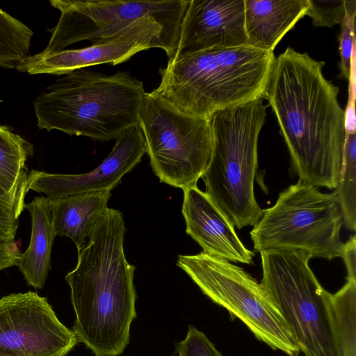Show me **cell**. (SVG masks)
Returning a JSON list of instances; mask_svg holds the SVG:
<instances>
[{
	"label": "cell",
	"instance_id": "8fae6325",
	"mask_svg": "<svg viewBox=\"0 0 356 356\" xmlns=\"http://www.w3.org/2000/svg\"><path fill=\"white\" fill-rule=\"evenodd\" d=\"M78 342L47 298L28 291L0 298V356H65Z\"/></svg>",
	"mask_w": 356,
	"mask_h": 356
},
{
	"label": "cell",
	"instance_id": "9a60e30c",
	"mask_svg": "<svg viewBox=\"0 0 356 356\" xmlns=\"http://www.w3.org/2000/svg\"><path fill=\"white\" fill-rule=\"evenodd\" d=\"M181 212L186 233L204 253L229 261L252 264L254 252L245 247L233 225L197 186L184 190Z\"/></svg>",
	"mask_w": 356,
	"mask_h": 356
},
{
	"label": "cell",
	"instance_id": "277c9868",
	"mask_svg": "<svg viewBox=\"0 0 356 356\" xmlns=\"http://www.w3.org/2000/svg\"><path fill=\"white\" fill-rule=\"evenodd\" d=\"M145 92L143 83L127 72L112 75L74 70L62 75L35 98L40 129L108 141L138 124Z\"/></svg>",
	"mask_w": 356,
	"mask_h": 356
},
{
	"label": "cell",
	"instance_id": "7a4b0ae2",
	"mask_svg": "<svg viewBox=\"0 0 356 356\" xmlns=\"http://www.w3.org/2000/svg\"><path fill=\"white\" fill-rule=\"evenodd\" d=\"M125 232L122 213L108 208L65 276L76 315L72 331L95 356L122 354L136 317V267L125 257Z\"/></svg>",
	"mask_w": 356,
	"mask_h": 356
},
{
	"label": "cell",
	"instance_id": "603a6c76",
	"mask_svg": "<svg viewBox=\"0 0 356 356\" xmlns=\"http://www.w3.org/2000/svg\"><path fill=\"white\" fill-rule=\"evenodd\" d=\"M306 15L315 26L332 27L341 24L346 18V0H308Z\"/></svg>",
	"mask_w": 356,
	"mask_h": 356
},
{
	"label": "cell",
	"instance_id": "ffe728a7",
	"mask_svg": "<svg viewBox=\"0 0 356 356\" xmlns=\"http://www.w3.org/2000/svg\"><path fill=\"white\" fill-rule=\"evenodd\" d=\"M326 300L338 356H356V280L328 292Z\"/></svg>",
	"mask_w": 356,
	"mask_h": 356
},
{
	"label": "cell",
	"instance_id": "484cf974",
	"mask_svg": "<svg viewBox=\"0 0 356 356\" xmlns=\"http://www.w3.org/2000/svg\"><path fill=\"white\" fill-rule=\"evenodd\" d=\"M19 216L14 208L0 198V243H12L18 228Z\"/></svg>",
	"mask_w": 356,
	"mask_h": 356
},
{
	"label": "cell",
	"instance_id": "5bb4252c",
	"mask_svg": "<svg viewBox=\"0 0 356 356\" xmlns=\"http://www.w3.org/2000/svg\"><path fill=\"white\" fill-rule=\"evenodd\" d=\"M243 45H248L244 0H189L172 58L213 48Z\"/></svg>",
	"mask_w": 356,
	"mask_h": 356
},
{
	"label": "cell",
	"instance_id": "5b68a950",
	"mask_svg": "<svg viewBox=\"0 0 356 356\" xmlns=\"http://www.w3.org/2000/svg\"><path fill=\"white\" fill-rule=\"evenodd\" d=\"M263 99L216 113L211 119L213 149L203 175L206 191L234 227L254 226L263 209L254 181L258 140L266 117Z\"/></svg>",
	"mask_w": 356,
	"mask_h": 356
},
{
	"label": "cell",
	"instance_id": "4fadbf2b",
	"mask_svg": "<svg viewBox=\"0 0 356 356\" xmlns=\"http://www.w3.org/2000/svg\"><path fill=\"white\" fill-rule=\"evenodd\" d=\"M146 145L138 124L129 127L117 138L107 157L94 170L83 174H54L31 170L27 191L43 193L48 198H59L88 192L111 191L124 175L139 163Z\"/></svg>",
	"mask_w": 356,
	"mask_h": 356
},
{
	"label": "cell",
	"instance_id": "44dd1931",
	"mask_svg": "<svg viewBox=\"0 0 356 356\" xmlns=\"http://www.w3.org/2000/svg\"><path fill=\"white\" fill-rule=\"evenodd\" d=\"M33 31L0 8V67L16 68L29 55Z\"/></svg>",
	"mask_w": 356,
	"mask_h": 356
},
{
	"label": "cell",
	"instance_id": "6da1fadb",
	"mask_svg": "<svg viewBox=\"0 0 356 356\" xmlns=\"http://www.w3.org/2000/svg\"><path fill=\"white\" fill-rule=\"evenodd\" d=\"M324 61L291 47L275 58L266 97L299 180L337 187L346 140L339 88L323 74Z\"/></svg>",
	"mask_w": 356,
	"mask_h": 356
},
{
	"label": "cell",
	"instance_id": "d6986e66",
	"mask_svg": "<svg viewBox=\"0 0 356 356\" xmlns=\"http://www.w3.org/2000/svg\"><path fill=\"white\" fill-rule=\"evenodd\" d=\"M33 152L28 141L0 125V198L9 203L19 216L25 208L28 192L25 163Z\"/></svg>",
	"mask_w": 356,
	"mask_h": 356
},
{
	"label": "cell",
	"instance_id": "52a82bcc",
	"mask_svg": "<svg viewBox=\"0 0 356 356\" xmlns=\"http://www.w3.org/2000/svg\"><path fill=\"white\" fill-rule=\"evenodd\" d=\"M260 284L279 309L305 356H338L325 291L309 266L312 256L296 250L260 252Z\"/></svg>",
	"mask_w": 356,
	"mask_h": 356
},
{
	"label": "cell",
	"instance_id": "7402d4cb",
	"mask_svg": "<svg viewBox=\"0 0 356 356\" xmlns=\"http://www.w3.org/2000/svg\"><path fill=\"white\" fill-rule=\"evenodd\" d=\"M335 192L343 213L345 226L356 230V132H346L343 163Z\"/></svg>",
	"mask_w": 356,
	"mask_h": 356
},
{
	"label": "cell",
	"instance_id": "2e32d148",
	"mask_svg": "<svg viewBox=\"0 0 356 356\" xmlns=\"http://www.w3.org/2000/svg\"><path fill=\"white\" fill-rule=\"evenodd\" d=\"M308 0H244L245 30L248 45L273 51L306 15Z\"/></svg>",
	"mask_w": 356,
	"mask_h": 356
},
{
	"label": "cell",
	"instance_id": "30bf717a",
	"mask_svg": "<svg viewBox=\"0 0 356 356\" xmlns=\"http://www.w3.org/2000/svg\"><path fill=\"white\" fill-rule=\"evenodd\" d=\"M189 0L111 1L51 0L60 13L41 51L49 54L88 40L97 44L115 38L145 18L154 19L179 40L180 27Z\"/></svg>",
	"mask_w": 356,
	"mask_h": 356
},
{
	"label": "cell",
	"instance_id": "7c38bea8",
	"mask_svg": "<svg viewBox=\"0 0 356 356\" xmlns=\"http://www.w3.org/2000/svg\"><path fill=\"white\" fill-rule=\"evenodd\" d=\"M178 39L152 18H145L124 34L109 41L72 49L29 55L16 67L29 74L64 75L92 65L124 63L134 54L150 48L165 51L168 59L174 57Z\"/></svg>",
	"mask_w": 356,
	"mask_h": 356
},
{
	"label": "cell",
	"instance_id": "d4e9b609",
	"mask_svg": "<svg viewBox=\"0 0 356 356\" xmlns=\"http://www.w3.org/2000/svg\"><path fill=\"white\" fill-rule=\"evenodd\" d=\"M355 14L347 13L341 25L339 34V52L341 56L340 69L341 76L349 79L351 70L355 65Z\"/></svg>",
	"mask_w": 356,
	"mask_h": 356
},
{
	"label": "cell",
	"instance_id": "cb8c5ba5",
	"mask_svg": "<svg viewBox=\"0 0 356 356\" xmlns=\"http://www.w3.org/2000/svg\"><path fill=\"white\" fill-rule=\"evenodd\" d=\"M177 356H222L208 337L190 325L184 339L175 348Z\"/></svg>",
	"mask_w": 356,
	"mask_h": 356
},
{
	"label": "cell",
	"instance_id": "8992f818",
	"mask_svg": "<svg viewBox=\"0 0 356 356\" xmlns=\"http://www.w3.org/2000/svg\"><path fill=\"white\" fill-rule=\"evenodd\" d=\"M343 213L336 192L321 193L299 180L280 194L250 232L254 249L296 250L312 257H341Z\"/></svg>",
	"mask_w": 356,
	"mask_h": 356
},
{
	"label": "cell",
	"instance_id": "e0dca14e",
	"mask_svg": "<svg viewBox=\"0 0 356 356\" xmlns=\"http://www.w3.org/2000/svg\"><path fill=\"white\" fill-rule=\"evenodd\" d=\"M111 196V191H104L49 198L56 235L69 237L78 252H81L92 229L108 209Z\"/></svg>",
	"mask_w": 356,
	"mask_h": 356
},
{
	"label": "cell",
	"instance_id": "3957f363",
	"mask_svg": "<svg viewBox=\"0 0 356 356\" xmlns=\"http://www.w3.org/2000/svg\"><path fill=\"white\" fill-rule=\"evenodd\" d=\"M275 57L250 45L213 48L159 69L154 92L181 111L210 120L218 112L265 99Z\"/></svg>",
	"mask_w": 356,
	"mask_h": 356
},
{
	"label": "cell",
	"instance_id": "9c48e42d",
	"mask_svg": "<svg viewBox=\"0 0 356 356\" xmlns=\"http://www.w3.org/2000/svg\"><path fill=\"white\" fill-rule=\"evenodd\" d=\"M138 125L160 182L183 191L197 186L211 157V120L189 115L152 91L145 92Z\"/></svg>",
	"mask_w": 356,
	"mask_h": 356
},
{
	"label": "cell",
	"instance_id": "ba28073f",
	"mask_svg": "<svg viewBox=\"0 0 356 356\" xmlns=\"http://www.w3.org/2000/svg\"><path fill=\"white\" fill-rule=\"evenodd\" d=\"M177 265L204 295L240 319L259 340L289 356L299 355L296 339L279 309L243 268L203 252L179 255Z\"/></svg>",
	"mask_w": 356,
	"mask_h": 356
},
{
	"label": "cell",
	"instance_id": "83f0119b",
	"mask_svg": "<svg viewBox=\"0 0 356 356\" xmlns=\"http://www.w3.org/2000/svg\"><path fill=\"white\" fill-rule=\"evenodd\" d=\"M0 102H2V100L0 99Z\"/></svg>",
	"mask_w": 356,
	"mask_h": 356
},
{
	"label": "cell",
	"instance_id": "ac0fdd59",
	"mask_svg": "<svg viewBox=\"0 0 356 356\" xmlns=\"http://www.w3.org/2000/svg\"><path fill=\"white\" fill-rule=\"evenodd\" d=\"M47 197H35L25 205L31 217L30 243L26 250L19 254L15 265L29 285L42 289L51 269L52 245L56 236Z\"/></svg>",
	"mask_w": 356,
	"mask_h": 356
},
{
	"label": "cell",
	"instance_id": "4316f807",
	"mask_svg": "<svg viewBox=\"0 0 356 356\" xmlns=\"http://www.w3.org/2000/svg\"><path fill=\"white\" fill-rule=\"evenodd\" d=\"M341 257L347 270V280H356V236H352L343 243Z\"/></svg>",
	"mask_w": 356,
	"mask_h": 356
}]
</instances>
